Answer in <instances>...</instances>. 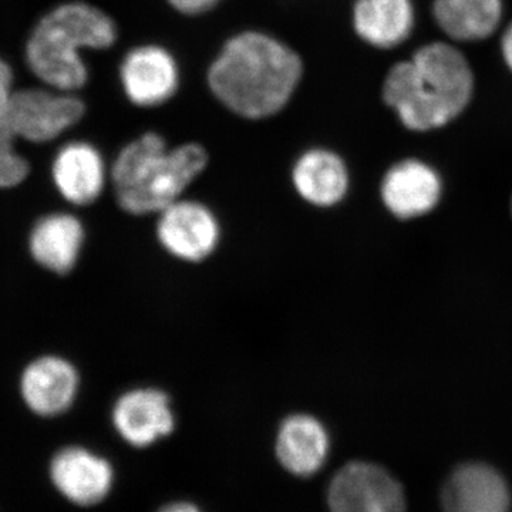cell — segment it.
Returning <instances> with one entry per match:
<instances>
[{
  "mask_svg": "<svg viewBox=\"0 0 512 512\" xmlns=\"http://www.w3.org/2000/svg\"><path fill=\"white\" fill-rule=\"evenodd\" d=\"M477 72L463 46L443 37L407 46L384 74L380 96L413 136L450 127L473 106Z\"/></svg>",
  "mask_w": 512,
  "mask_h": 512,
  "instance_id": "obj_1",
  "label": "cell"
},
{
  "mask_svg": "<svg viewBox=\"0 0 512 512\" xmlns=\"http://www.w3.org/2000/svg\"><path fill=\"white\" fill-rule=\"evenodd\" d=\"M305 79V60L281 36L247 28L229 35L205 69L212 99L232 116L266 121L288 109Z\"/></svg>",
  "mask_w": 512,
  "mask_h": 512,
  "instance_id": "obj_2",
  "label": "cell"
},
{
  "mask_svg": "<svg viewBox=\"0 0 512 512\" xmlns=\"http://www.w3.org/2000/svg\"><path fill=\"white\" fill-rule=\"evenodd\" d=\"M211 167V153L198 140H170L157 128L127 138L110 157L114 201L131 217H156L190 194Z\"/></svg>",
  "mask_w": 512,
  "mask_h": 512,
  "instance_id": "obj_3",
  "label": "cell"
},
{
  "mask_svg": "<svg viewBox=\"0 0 512 512\" xmlns=\"http://www.w3.org/2000/svg\"><path fill=\"white\" fill-rule=\"evenodd\" d=\"M117 20L90 0H62L37 20L28 43L26 63L45 86L83 93L92 80L89 55L119 46Z\"/></svg>",
  "mask_w": 512,
  "mask_h": 512,
  "instance_id": "obj_4",
  "label": "cell"
},
{
  "mask_svg": "<svg viewBox=\"0 0 512 512\" xmlns=\"http://www.w3.org/2000/svg\"><path fill=\"white\" fill-rule=\"evenodd\" d=\"M117 80L131 107L156 111L177 99L183 89L184 67L170 46L144 40L123 50L117 62Z\"/></svg>",
  "mask_w": 512,
  "mask_h": 512,
  "instance_id": "obj_5",
  "label": "cell"
},
{
  "mask_svg": "<svg viewBox=\"0 0 512 512\" xmlns=\"http://www.w3.org/2000/svg\"><path fill=\"white\" fill-rule=\"evenodd\" d=\"M87 113L89 103L83 93L45 86L13 94L0 121L15 140L25 138L30 143L43 144L82 127Z\"/></svg>",
  "mask_w": 512,
  "mask_h": 512,
  "instance_id": "obj_6",
  "label": "cell"
},
{
  "mask_svg": "<svg viewBox=\"0 0 512 512\" xmlns=\"http://www.w3.org/2000/svg\"><path fill=\"white\" fill-rule=\"evenodd\" d=\"M154 232L165 254L184 264L208 261L222 241L217 212L208 202L190 194L158 212Z\"/></svg>",
  "mask_w": 512,
  "mask_h": 512,
  "instance_id": "obj_7",
  "label": "cell"
},
{
  "mask_svg": "<svg viewBox=\"0 0 512 512\" xmlns=\"http://www.w3.org/2000/svg\"><path fill=\"white\" fill-rule=\"evenodd\" d=\"M288 185L306 205L328 210L345 201L352 185V171L338 148L309 144L293 156Z\"/></svg>",
  "mask_w": 512,
  "mask_h": 512,
  "instance_id": "obj_8",
  "label": "cell"
},
{
  "mask_svg": "<svg viewBox=\"0 0 512 512\" xmlns=\"http://www.w3.org/2000/svg\"><path fill=\"white\" fill-rule=\"evenodd\" d=\"M52 178L69 204L89 207L111 187L109 153L90 137L67 140L53 157Z\"/></svg>",
  "mask_w": 512,
  "mask_h": 512,
  "instance_id": "obj_9",
  "label": "cell"
},
{
  "mask_svg": "<svg viewBox=\"0 0 512 512\" xmlns=\"http://www.w3.org/2000/svg\"><path fill=\"white\" fill-rule=\"evenodd\" d=\"M111 423L123 441L136 448L171 436L177 424L170 394L156 386L124 390L111 407Z\"/></svg>",
  "mask_w": 512,
  "mask_h": 512,
  "instance_id": "obj_10",
  "label": "cell"
},
{
  "mask_svg": "<svg viewBox=\"0 0 512 512\" xmlns=\"http://www.w3.org/2000/svg\"><path fill=\"white\" fill-rule=\"evenodd\" d=\"M330 512H404L402 487L384 468L353 461L340 468L328 490Z\"/></svg>",
  "mask_w": 512,
  "mask_h": 512,
  "instance_id": "obj_11",
  "label": "cell"
},
{
  "mask_svg": "<svg viewBox=\"0 0 512 512\" xmlns=\"http://www.w3.org/2000/svg\"><path fill=\"white\" fill-rule=\"evenodd\" d=\"M350 26L363 45L382 53L402 52L420 26L416 0H353Z\"/></svg>",
  "mask_w": 512,
  "mask_h": 512,
  "instance_id": "obj_12",
  "label": "cell"
},
{
  "mask_svg": "<svg viewBox=\"0 0 512 512\" xmlns=\"http://www.w3.org/2000/svg\"><path fill=\"white\" fill-rule=\"evenodd\" d=\"M429 18L436 33L463 47L483 45L507 22L505 0H431Z\"/></svg>",
  "mask_w": 512,
  "mask_h": 512,
  "instance_id": "obj_13",
  "label": "cell"
},
{
  "mask_svg": "<svg viewBox=\"0 0 512 512\" xmlns=\"http://www.w3.org/2000/svg\"><path fill=\"white\" fill-rule=\"evenodd\" d=\"M443 180L423 158L404 157L384 171L380 197L387 210L399 218L421 217L439 204Z\"/></svg>",
  "mask_w": 512,
  "mask_h": 512,
  "instance_id": "obj_14",
  "label": "cell"
},
{
  "mask_svg": "<svg viewBox=\"0 0 512 512\" xmlns=\"http://www.w3.org/2000/svg\"><path fill=\"white\" fill-rule=\"evenodd\" d=\"M50 478L60 494L82 507L103 501L113 487L114 470L109 460L87 448H63L53 457Z\"/></svg>",
  "mask_w": 512,
  "mask_h": 512,
  "instance_id": "obj_15",
  "label": "cell"
},
{
  "mask_svg": "<svg viewBox=\"0 0 512 512\" xmlns=\"http://www.w3.org/2000/svg\"><path fill=\"white\" fill-rule=\"evenodd\" d=\"M330 439L322 421L309 413L286 416L276 431L275 453L281 466L298 477L318 473L329 456Z\"/></svg>",
  "mask_w": 512,
  "mask_h": 512,
  "instance_id": "obj_16",
  "label": "cell"
},
{
  "mask_svg": "<svg viewBox=\"0 0 512 512\" xmlns=\"http://www.w3.org/2000/svg\"><path fill=\"white\" fill-rule=\"evenodd\" d=\"M80 389V376L69 360L59 356L37 359L25 370L22 392L29 409L39 416H59L72 407Z\"/></svg>",
  "mask_w": 512,
  "mask_h": 512,
  "instance_id": "obj_17",
  "label": "cell"
},
{
  "mask_svg": "<svg viewBox=\"0 0 512 512\" xmlns=\"http://www.w3.org/2000/svg\"><path fill=\"white\" fill-rule=\"evenodd\" d=\"M510 505L504 478L484 464L458 467L444 485L446 512H510Z\"/></svg>",
  "mask_w": 512,
  "mask_h": 512,
  "instance_id": "obj_18",
  "label": "cell"
},
{
  "mask_svg": "<svg viewBox=\"0 0 512 512\" xmlns=\"http://www.w3.org/2000/svg\"><path fill=\"white\" fill-rule=\"evenodd\" d=\"M84 241L82 221L72 214L57 212L37 222L30 237V251L43 268L64 275L79 262Z\"/></svg>",
  "mask_w": 512,
  "mask_h": 512,
  "instance_id": "obj_19",
  "label": "cell"
},
{
  "mask_svg": "<svg viewBox=\"0 0 512 512\" xmlns=\"http://www.w3.org/2000/svg\"><path fill=\"white\" fill-rule=\"evenodd\" d=\"M15 138L0 121V188L15 187L29 174V164L15 151Z\"/></svg>",
  "mask_w": 512,
  "mask_h": 512,
  "instance_id": "obj_20",
  "label": "cell"
},
{
  "mask_svg": "<svg viewBox=\"0 0 512 512\" xmlns=\"http://www.w3.org/2000/svg\"><path fill=\"white\" fill-rule=\"evenodd\" d=\"M164 2L178 16L200 19L220 9L225 0H164Z\"/></svg>",
  "mask_w": 512,
  "mask_h": 512,
  "instance_id": "obj_21",
  "label": "cell"
},
{
  "mask_svg": "<svg viewBox=\"0 0 512 512\" xmlns=\"http://www.w3.org/2000/svg\"><path fill=\"white\" fill-rule=\"evenodd\" d=\"M498 53L501 63L512 76V18L508 19L497 36Z\"/></svg>",
  "mask_w": 512,
  "mask_h": 512,
  "instance_id": "obj_22",
  "label": "cell"
},
{
  "mask_svg": "<svg viewBox=\"0 0 512 512\" xmlns=\"http://www.w3.org/2000/svg\"><path fill=\"white\" fill-rule=\"evenodd\" d=\"M13 72L8 63L0 57V116L8 109L13 97Z\"/></svg>",
  "mask_w": 512,
  "mask_h": 512,
  "instance_id": "obj_23",
  "label": "cell"
},
{
  "mask_svg": "<svg viewBox=\"0 0 512 512\" xmlns=\"http://www.w3.org/2000/svg\"><path fill=\"white\" fill-rule=\"evenodd\" d=\"M158 512H202L200 508L191 503H173L165 505Z\"/></svg>",
  "mask_w": 512,
  "mask_h": 512,
  "instance_id": "obj_24",
  "label": "cell"
}]
</instances>
